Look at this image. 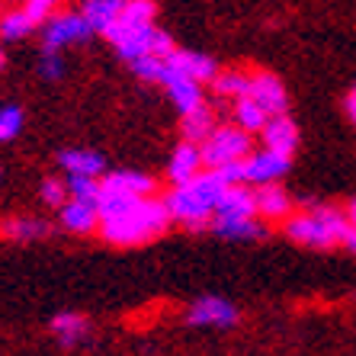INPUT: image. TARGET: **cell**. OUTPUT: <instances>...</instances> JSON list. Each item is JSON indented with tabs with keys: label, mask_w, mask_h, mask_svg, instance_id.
Segmentation results:
<instances>
[{
	"label": "cell",
	"mask_w": 356,
	"mask_h": 356,
	"mask_svg": "<svg viewBox=\"0 0 356 356\" xmlns=\"http://www.w3.org/2000/svg\"><path fill=\"white\" fill-rule=\"evenodd\" d=\"M119 10H122V0H87L81 7V17L87 19L90 33H106L116 23Z\"/></svg>",
	"instance_id": "obj_22"
},
{
	"label": "cell",
	"mask_w": 356,
	"mask_h": 356,
	"mask_svg": "<svg viewBox=\"0 0 356 356\" xmlns=\"http://www.w3.org/2000/svg\"><path fill=\"white\" fill-rule=\"evenodd\" d=\"M132 71L141 77V81H158L161 83V74H164V58H141L132 65Z\"/></svg>",
	"instance_id": "obj_31"
},
{
	"label": "cell",
	"mask_w": 356,
	"mask_h": 356,
	"mask_svg": "<svg viewBox=\"0 0 356 356\" xmlns=\"http://www.w3.org/2000/svg\"><path fill=\"white\" fill-rule=\"evenodd\" d=\"M0 234L10 241H35L49 234V225L39 222V218H10V222L0 225Z\"/></svg>",
	"instance_id": "obj_24"
},
{
	"label": "cell",
	"mask_w": 356,
	"mask_h": 356,
	"mask_svg": "<svg viewBox=\"0 0 356 356\" xmlns=\"http://www.w3.org/2000/svg\"><path fill=\"white\" fill-rule=\"evenodd\" d=\"M180 129H183V141H190V145H202L209 135L216 132V113L202 103L199 109L180 116Z\"/></svg>",
	"instance_id": "obj_21"
},
{
	"label": "cell",
	"mask_w": 356,
	"mask_h": 356,
	"mask_svg": "<svg viewBox=\"0 0 356 356\" xmlns=\"http://www.w3.org/2000/svg\"><path fill=\"white\" fill-rule=\"evenodd\" d=\"M61 228L71 234H90L99 228V212L90 202H77V199H67L61 206Z\"/></svg>",
	"instance_id": "obj_18"
},
{
	"label": "cell",
	"mask_w": 356,
	"mask_h": 356,
	"mask_svg": "<svg viewBox=\"0 0 356 356\" xmlns=\"http://www.w3.org/2000/svg\"><path fill=\"white\" fill-rule=\"evenodd\" d=\"M42 35H45V51H61L65 45H74L90 35V26L81 17V10H65V13H55L49 23L42 26Z\"/></svg>",
	"instance_id": "obj_8"
},
{
	"label": "cell",
	"mask_w": 356,
	"mask_h": 356,
	"mask_svg": "<svg viewBox=\"0 0 356 356\" xmlns=\"http://www.w3.org/2000/svg\"><path fill=\"white\" fill-rule=\"evenodd\" d=\"M225 190H228V186H225L212 170L199 174L196 180L183 183V186H174L164 199L167 212H170V222H180L183 228H190V232L206 228V225L212 222V216H216Z\"/></svg>",
	"instance_id": "obj_2"
},
{
	"label": "cell",
	"mask_w": 356,
	"mask_h": 356,
	"mask_svg": "<svg viewBox=\"0 0 356 356\" xmlns=\"http://www.w3.org/2000/svg\"><path fill=\"white\" fill-rule=\"evenodd\" d=\"M254 209H257V218H264V222H286L292 216V199L280 183H270V186L254 190Z\"/></svg>",
	"instance_id": "obj_14"
},
{
	"label": "cell",
	"mask_w": 356,
	"mask_h": 356,
	"mask_svg": "<svg viewBox=\"0 0 356 356\" xmlns=\"http://www.w3.org/2000/svg\"><path fill=\"white\" fill-rule=\"evenodd\" d=\"M248 83H250V74L244 71H218V77L212 81L218 97H232L234 103L248 97Z\"/></svg>",
	"instance_id": "obj_25"
},
{
	"label": "cell",
	"mask_w": 356,
	"mask_h": 356,
	"mask_svg": "<svg viewBox=\"0 0 356 356\" xmlns=\"http://www.w3.org/2000/svg\"><path fill=\"white\" fill-rule=\"evenodd\" d=\"M186 321L193 327H234L238 324V308L222 296H202L190 305Z\"/></svg>",
	"instance_id": "obj_10"
},
{
	"label": "cell",
	"mask_w": 356,
	"mask_h": 356,
	"mask_svg": "<svg viewBox=\"0 0 356 356\" xmlns=\"http://www.w3.org/2000/svg\"><path fill=\"white\" fill-rule=\"evenodd\" d=\"M212 232H216L218 238H228V241L264 238L266 228L257 218V209H254V190H248V186H232V190H225L216 216H212Z\"/></svg>",
	"instance_id": "obj_4"
},
{
	"label": "cell",
	"mask_w": 356,
	"mask_h": 356,
	"mask_svg": "<svg viewBox=\"0 0 356 356\" xmlns=\"http://www.w3.org/2000/svg\"><path fill=\"white\" fill-rule=\"evenodd\" d=\"M23 13L33 26H45L58 13V3H55V0H29V3H23Z\"/></svg>",
	"instance_id": "obj_28"
},
{
	"label": "cell",
	"mask_w": 356,
	"mask_h": 356,
	"mask_svg": "<svg viewBox=\"0 0 356 356\" xmlns=\"http://www.w3.org/2000/svg\"><path fill=\"white\" fill-rule=\"evenodd\" d=\"M347 113H350V119L356 122V87L350 90V97H347Z\"/></svg>",
	"instance_id": "obj_34"
},
{
	"label": "cell",
	"mask_w": 356,
	"mask_h": 356,
	"mask_svg": "<svg viewBox=\"0 0 356 356\" xmlns=\"http://www.w3.org/2000/svg\"><path fill=\"white\" fill-rule=\"evenodd\" d=\"M199 151H202V167H206V170H218V167H225V164L244 161L254 148H250L248 132H241L234 125H216V132L199 145Z\"/></svg>",
	"instance_id": "obj_7"
},
{
	"label": "cell",
	"mask_w": 356,
	"mask_h": 356,
	"mask_svg": "<svg viewBox=\"0 0 356 356\" xmlns=\"http://www.w3.org/2000/svg\"><path fill=\"white\" fill-rule=\"evenodd\" d=\"M282 232L286 238L296 241V244H305V248H340V238L347 232V216L334 206H312L298 216H289L282 222Z\"/></svg>",
	"instance_id": "obj_3"
},
{
	"label": "cell",
	"mask_w": 356,
	"mask_h": 356,
	"mask_svg": "<svg viewBox=\"0 0 356 356\" xmlns=\"http://www.w3.org/2000/svg\"><path fill=\"white\" fill-rule=\"evenodd\" d=\"M164 71L177 77H186L193 83H212L218 77V65L209 55H199V51H186V49H174L164 58Z\"/></svg>",
	"instance_id": "obj_9"
},
{
	"label": "cell",
	"mask_w": 356,
	"mask_h": 356,
	"mask_svg": "<svg viewBox=\"0 0 356 356\" xmlns=\"http://www.w3.org/2000/svg\"><path fill=\"white\" fill-rule=\"evenodd\" d=\"M340 248L356 257V228H350V225H347V232H343V238H340Z\"/></svg>",
	"instance_id": "obj_33"
},
{
	"label": "cell",
	"mask_w": 356,
	"mask_h": 356,
	"mask_svg": "<svg viewBox=\"0 0 356 356\" xmlns=\"http://www.w3.org/2000/svg\"><path fill=\"white\" fill-rule=\"evenodd\" d=\"M161 83L167 87V97L174 99V106L180 116H186V113H193V109H199L206 99H202V87L193 81H186V77H177V74H161Z\"/></svg>",
	"instance_id": "obj_17"
},
{
	"label": "cell",
	"mask_w": 356,
	"mask_h": 356,
	"mask_svg": "<svg viewBox=\"0 0 356 356\" xmlns=\"http://www.w3.org/2000/svg\"><path fill=\"white\" fill-rule=\"evenodd\" d=\"M35 26L26 19L23 7L19 10H7V13H0V39L7 42H17V39H26V35L33 33Z\"/></svg>",
	"instance_id": "obj_26"
},
{
	"label": "cell",
	"mask_w": 356,
	"mask_h": 356,
	"mask_svg": "<svg viewBox=\"0 0 356 356\" xmlns=\"http://www.w3.org/2000/svg\"><path fill=\"white\" fill-rule=\"evenodd\" d=\"M343 216H347V225H350V228H356V199L347 206V212H343Z\"/></svg>",
	"instance_id": "obj_35"
},
{
	"label": "cell",
	"mask_w": 356,
	"mask_h": 356,
	"mask_svg": "<svg viewBox=\"0 0 356 356\" xmlns=\"http://www.w3.org/2000/svg\"><path fill=\"white\" fill-rule=\"evenodd\" d=\"M154 17H158V7H154L151 0H129V3H122V10H119L116 23L109 26L103 35L125 33V29H141V26H154Z\"/></svg>",
	"instance_id": "obj_19"
},
{
	"label": "cell",
	"mask_w": 356,
	"mask_h": 356,
	"mask_svg": "<svg viewBox=\"0 0 356 356\" xmlns=\"http://www.w3.org/2000/svg\"><path fill=\"white\" fill-rule=\"evenodd\" d=\"M270 122V116H266L264 109L254 103V99H238L234 103V129H241V132H248V135H254V132H264V125Z\"/></svg>",
	"instance_id": "obj_23"
},
{
	"label": "cell",
	"mask_w": 356,
	"mask_h": 356,
	"mask_svg": "<svg viewBox=\"0 0 356 356\" xmlns=\"http://www.w3.org/2000/svg\"><path fill=\"white\" fill-rule=\"evenodd\" d=\"M67 199H77V202H90L97 206L99 199V180H87V177H67Z\"/></svg>",
	"instance_id": "obj_27"
},
{
	"label": "cell",
	"mask_w": 356,
	"mask_h": 356,
	"mask_svg": "<svg viewBox=\"0 0 356 356\" xmlns=\"http://www.w3.org/2000/svg\"><path fill=\"white\" fill-rule=\"evenodd\" d=\"M264 145L266 151L273 154H282V158H292V151L298 148V129L289 116H273L264 125Z\"/></svg>",
	"instance_id": "obj_15"
},
{
	"label": "cell",
	"mask_w": 356,
	"mask_h": 356,
	"mask_svg": "<svg viewBox=\"0 0 356 356\" xmlns=\"http://www.w3.org/2000/svg\"><path fill=\"white\" fill-rule=\"evenodd\" d=\"M42 74H45V77H61L58 51H45V55H42Z\"/></svg>",
	"instance_id": "obj_32"
},
{
	"label": "cell",
	"mask_w": 356,
	"mask_h": 356,
	"mask_svg": "<svg viewBox=\"0 0 356 356\" xmlns=\"http://www.w3.org/2000/svg\"><path fill=\"white\" fill-rule=\"evenodd\" d=\"M151 193H154V180L148 174H138V170L106 174L99 180L97 212H99V218H109V216H116V212H122V209L141 202V199H151Z\"/></svg>",
	"instance_id": "obj_5"
},
{
	"label": "cell",
	"mask_w": 356,
	"mask_h": 356,
	"mask_svg": "<svg viewBox=\"0 0 356 356\" xmlns=\"http://www.w3.org/2000/svg\"><path fill=\"white\" fill-rule=\"evenodd\" d=\"M58 164L67 170V177H87V180H99V174H103V167H106V161H103V154H97V151L90 148H67L58 154Z\"/></svg>",
	"instance_id": "obj_16"
},
{
	"label": "cell",
	"mask_w": 356,
	"mask_h": 356,
	"mask_svg": "<svg viewBox=\"0 0 356 356\" xmlns=\"http://www.w3.org/2000/svg\"><path fill=\"white\" fill-rule=\"evenodd\" d=\"M292 158H282L273 151H250L244 158V186L254 183V186H270V183H280L282 177L289 174Z\"/></svg>",
	"instance_id": "obj_11"
},
{
	"label": "cell",
	"mask_w": 356,
	"mask_h": 356,
	"mask_svg": "<svg viewBox=\"0 0 356 356\" xmlns=\"http://www.w3.org/2000/svg\"><path fill=\"white\" fill-rule=\"evenodd\" d=\"M23 129V109L19 106H0V141L17 138Z\"/></svg>",
	"instance_id": "obj_29"
},
{
	"label": "cell",
	"mask_w": 356,
	"mask_h": 356,
	"mask_svg": "<svg viewBox=\"0 0 356 356\" xmlns=\"http://www.w3.org/2000/svg\"><path fill=\"white\" fill-rule=\"evenodd\" d=\"M42 199L49 202V206H65L67 202V186H65V180H55V177H49V180L42 183Z\"/></svg>",
	"instance_id": "obj_30"
},
{
	"label": "cell",
	"mask_w": 356,
	"mask_h": 356,
	"mask_svg": "<svg viewBox=\"0 0 356 356\" xmlns=\"http://www.w3.org/2000/svg\"><path fill=\"white\" fill-rule=\"evenodd\" d=\"M202 170H206L202 167V151H199V145H190V141H180L177 151L170 154V161H167V177H170L174 186L196 180Z\"/></svg>",
	"instance_id": "obj_13"
},
{
	"label": "cell",
	"mask_w": 356,
	"mask_h": 356,
	"mask_svg": "<svg viewBox=\"0 0 356 356\" xmlns=\"http://www.w3.org/2000/svg\"><path fill=\"white\" fill-rule=\"evenodd\" d=\"M248 99H254V103H257V106L264 109L270 119H273V116H286V103H289L282 81L276 74H270V71H257V74H250Z\"/></svg>",
	"instance_id": "obj_12"
},
{
	"label": "cell",
	"mask_w": 356,
	"mask_h": 356,
	"mask_svg": "<svg viewBox=\"0 0 356 356\" xmlns=\"http://www.w3.org/2000/svg\"><path fill=\"white\" fill-rule=\"evenodd\" d=\"M109 45H116L119 58H125L129 65L141 58H167L177 49L174 39L158 29V26H141V29H125V33H109Z\"/></svg>",
	"instance_id": "obj_6"
},
{
	"label": "cell",
	"mask_w": 356,
	"mask_h": 356,
	"mask_svg": "<svg viewBox=\"0 0 356 356\" xmlns=\"http://www.w3.org/2000/svg\"><path fill=\"white\" fill-rule=\"evenodd\" d=\"M51 334L61 340V347H77V343L87 340L90 324H87L83 315H77V312H61V315L51 318Z\"/></svg>",
	"instance_id": "obj_20"
},
{
	"label": "cell",
	"mask_w": 356,
	"mask_h": 356,
	"mask_svg": "<svg viewBox=\"0 0 356 356\" xmlns=\"http://www.w3.org/2000/svg\"><path fill=\"white\" fill-rule=\"evenodd\" d=\"M7 65V55H3V49H0V67Z\"/></svg>",
	"instance_id": "obj_36"
},
{
	"label": "cell",
	"mask_w": 356,
	"mask_h": 356,
	"mask_svg": "<svg viewBox=\"0 0 356 356\" xmlns=\"http://www.w3.org/2000/svg\"><path fill=\"white\" fill-rule=\"evenodd\" d=\"M170 228V212H167L164 199H141L135 206L122 209L116 216L99 218V234L106 244L116 248H138L148 241L161 238Z\"/></svg>",
	"instance_id": "obj_1"
}]
</instances>
